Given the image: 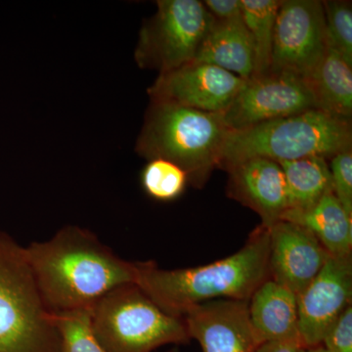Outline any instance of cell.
I'll return each instance as SVG.
<instances>
[{"label": "cell", "mask_w": 352, "mask_h": 352, "mask_svg": "<svg viewBox=\"0 0 352 352\" xmlns=\"http://www.w3.org/2000/svg\"><path fill=\"white\" fill-rule=\"evenodd\" d=\"M25 252L39 294L54 314L92 308L113 289L136 283L135 263L120 258L80 226L64 227Z\"/></svg>", "instance_id": "6da1fadb"}, {"label": "cell", "mask_w": 352, "mask_h": 352, "mask_svg": "<svg viewBox=\"0 0 352 352\" xmlns=\"http://www.w3.org/2000/svg\"><path fill=\"white\" fill-rule=\"evenodd\" d=\"M270 231L258 226L235 254L214 263L182 270H163L155 261L135 263L136 285L166 314L180 317L212 300L249 302L270 279Z\"/></svg>", "instance_id": "7a4b0ae2"}, {"label": "cell", "mask_w": 352, "mask_h": 352, "mask_svg": "<svg viewBox=\"0 0 352 352\" xmlns=\"http://www.w3.org/2000/svg\"><path fill=\"white\" fill-rule=\"evenodd\" d=\"M229 131L221 113L151 101L135 151L147 161L163 159L177 164L187 173L189 184L201 188L219 168Z\"/></svg>", "instance_id": "3957f363"}, {"label": "cell", "mask_w": 352, "mask_h": 352, "mask_svg": "<svg viewBox=\"0 0 352 352\" xmlns=\"http://www.w3.org/2000/svg\"><path fill=\"white\" fill-rule=\"evenodd\" d=\"M351 120L314 110L229 131L222 147L219 168L251 159L279 162L307 157L331 160L351 149Z\"/></svg>", "instance_id": "277c9868"}, {"label": "cell", "mask_w": 352, "mask_h": 352, "mask_svg": "<svg viewBox=\"0 0 352 352\" xmlns=\"http://www.w3.org/2000/svg\"><path fill=\"white\" fill-rule=\"evenodd\" d=\"M0 352H62L25 248L0 231Z\"/></svg>", "instance_id": "5b68a950"}, {"label": "cell", "mask_w": 352, "mask_h": 352, "mask_svg": "<svg viewBox=\"0 0 352 352\" xmlns=\"http://www.w3.org/2000/svg\"><path fill=\"white\" fill-rule=\"evenodd\" d=\"M91 321L108 352H154L191 342L184 319L166 314L135 283L122 285L95 303Z\"/></svg>", "instance_id": "8992f818"}, {"label": "cell", "mask_w": 352, "mask_h": 352, "mask_svg": "<svg viewBox=\"0 0 352 352\" xmlns=\"http://www.w3.org/2000/svg\"><path fill=\"white\" fill-rule=\"evenodd\" d=\"M214 21L203 1L159 0L156 13L139 32L136 63L159 74L191 63Z\"/></svg>", "instance_id": "52a82bcc"}, {"label": "cell", "mask_w": 352, "mask_h": 352, "mask_svg": "<svg viewBox=\"0 0 352 352\" xmlns=\"http://www.w3.org/2000/svg\"><path fill=\"white\" fill-rule=\"evenodd\" d=\"M314 109L316 101L305 78L270 71L245 80L221 116L230 131H236Z\"/></svg>", "instance_id": "ba28073f"}, {"label": "cell", "mask_w": 352, "mask_h": 352, "mask_svg": "<svg viewBox=\"0 0 352 352\" xmlns=\"http://www.w3.org/2000/svg\"><path fill=\"white\" fill-rule=\"evenodd\" d=\"M327 51L325 15L319 0H281L275 22L270 71L307 80Z\"/></svg>", "instance_id": "9c48e42d"}, {"label": "cell", "mask_w": 352, "mask_h": 352, "mask_svg": "<svg viewBox=\"0 0 352 352\" xmlns=\"http://www.w3.org/2000/svg\"><path fill=\"white\" fill-rule=\"evenodd\" d=\"M245 82L244 78L214 65L193 61L173 71L159 74L148 88V94L151 101L222 113Z\"/></svg>", "instance_id": "30bf717a"}, {"label": "cell", "mask_w": 352, "mask_h": 352, "mask_svg": "<svg viewBox=\"0 0 352 352\" xmlns=\"http://www.w3.org/2000/svg\"><path fill=\"white\" fill-rule=\"evenodd\" d=\"M298 339L302 347L322 346L329 329L352 302V256H331L298 296Z\"/></svg>", "instance_id": "8fae6325"}, {"label": "cell", "mask_w": 352, "mask_h": 352, "mask_svg": "<svg viewBox=\"0 0 352 352\" xmlns=\"http://www.w3.org/2000/svg\"><path fill=\"white\" fill-rule=\"evenodd\" d=\"M268 231L270 279L298 296L331 256L314 234L294 222L279 220Z\"/></svg>", "instance_id": "7c38bea8"}, {"label": "cell", "mask_w": 352, "mask_h": 352, "mask_svg": "<svg viewBox=\"0 0 352 352\" xmlns=\"http://www.w3.org/2000/svg\"><path fill=\"white\" fill-rule=\"evenodd\" d=\"M248 302L219 300L189 308L182 318L190 339L201 352H256L263 344L250 322Z\"/></svg>", "instance_id": "4fadbf2b"}, {"label": "cell", "mask_w": 352, "mask_h": 352, "mask_svg": "<svg viewBox=\"0 0 352 352\" xmlns=\"http://www.w3.org/2000/svg\"><path fill=\"white\" fill-rule=\"evenodd\" d=\"M228 173L227 195L251 208L270 227L288 210L286 179L281 166L265 157H251L224 168Z\"/></svg>", "instance_id": "5bb4252c"}, {"label": "cell", "mask_w": 352, "mask_h": 352, "mask_svg": "<svg viewBox=\"0 0 352 352\" xmlns=\"http://www.w3.org/2000/svg\"><path fill=\"white\" fill-rule=\"evenodd\" d=\"M248 307L250 322L261 344L300 342L298 296L286 287L266 280L250 298Z\"/></svg>", "instance_id": "9a60e30c"}, {"label": "cell", "mask_w": 352, "mask_h": 352, "mask_svg": "<svg viewBox=\"0 0 352 352\" xmlns=\"http://www.w3.org/2000/svg\"><path fill=\"white\" fill-rule=\"evenodd\" d=\"M194 61L214 65L249 80L254 74V50L245 23L214 19Z\"/></svg>", "instance_id": "2e32d148"}, {"label": "cell", "mask_w": 352, "mask_h": 352, "mask_svg": "<svg viewBox=\"0 0 352 352\" xmlns=\"http://www.w3.org/2000/svg\"><path fill=\"white\" fill-rule=\"evenodd\" d=\"M281 220L307 228L333 258L352 256V215L333 193L307 210H287Z\"/></svg>", "instance_id": "e0dca14e"}, {"label": "cell", "mask_w": 352, "mask_h": 352, "mask_svg": "<svg viewBox=\"0 0 352 352\" xmlns=\"http://www.w3.org/2000/svg\"><path fill=\"white\" fill-rule=\"evenodd\" d=\"M317 109L340 119L352 116V65L327 48L323 59L307 78Z\"/></svg>", "instance_id": "ac0fdd59"}, {"label": "cell", "mask_w": 352, "mask_h": 352, "mask_svg": "<svg viewBox=\"0 0 352 352\" xmlns=\"http://www.w3.org/2000/svg\"><path fill=\"white\" fill-rule=\"evenodd\" d=\"M278 164L286 179L287 210H307L324 196L333 193L330 168L324 157H307Z\"/></svg>", "instance_id": "d6986e66"}, {"label": "cell", "mask_w": 352, "mask_h": 352, "mask_svg": "<svg viewBox=\"0 0 352 352\" xmlns=\"http://www.w3.org/2000/svg\"><path fill=\"white\" fill-rule=\"evenodd\" d=\"M241 1L245 25L254 44V68L251 78H254L270 72L273 34L281 0Z\"/></svg>", "instance_id": "ffe728a7"}, {"label": "cell", "mask_w": 352, "mask_h": 352, "mask_svg": "<svg viewBox=\"0 0 352 352\" xmlns=\"http://www.w3.org/2000/svg\"><path fill=\"white\" fill-rule=\"evenodd\" d=\"M141 186L150 198L173 201L184 193L188 176L177 164L163 159L149 160L140 175Z\"/></svg>", "instance_id": "44dd1931"}, {"label": "cell", "mask_w": 352, "mask_h": 352, "mask_svg": "<svg viewBox=\"0 0 352 352\" xmlns=\"http://www.w3.org/2000/svg\"><path fill=\"white\" fill-rule=\"evenodd\" d=\"M92 308L52 312L62 342V352H108L92 328Z\"/></svg>", "instance_id": "7402d4cb"}, {"label": "cell", "mask_w": 352, "mask_h": 352, "mask_svg": "<svg viewBox=\"0 0 352 352\" xmlns=\"http://www.w3.org/2000/svg\"><path fill=\"white\" fill-rule=\"evenodd\" d=\"M325 15L326 43L352 65V10L351 1H322Z\"/></svg>", "instance_id": "603a6c76"}, {"label": "cell", "mask_w": 352, "mask_h": 352, "mask_svg": "<svg viewBox=\"0 0 352 352\" xmlns=\"http://www.w3.org/2000/svg\"><path fill=\"white\" fill-rule=\"evenodd\" d=\"M333 194L349 215H352V153L340 152L331 159Z\"/></svg>", "instance_id": "cb8c5ba5"}, {"label": "cell", "mask_w": 352, "mask_h": 352, "mask_svg": "<svg viewBox=\"0 0 352 352\" xmlns=\"http://www.w3.org/2000/svg\"><path fill=\"white\" fill-rule=\"evenodd\" d=\"M329 352H352V305L337 319L322 342Z\"/></svg>", "instance_id": "d4e9b609"}, {"label": "cell", "mask_w": 352, "mask_h": 352, "mask_svg": "<svg viewBox=\"0 0 352 352\" xmlns=\"http://www.w3.org/2000/svg\"><path fill=\"white\" fill-rule=\"evenodd\" d=\"M203 3L215 20L221 22H244L241 0H206Z\"/></svg>", "instance_id": "484cf974"}, {"label": "cell", "mask_w": 352, "mask_h": 352, "mask_svg": "<svg viewBox=\"0 0 352 352\" xmlns=\"http://www.w3.org/2000/svg\"><path fill=\"white\" fill-rule=\"evenodd\" d=\"M300 346L302 344L298 340L264 342L258 347L256 352H296Z\"/></svg>", "instance_id": "4316f807"}, {"label": "cell", "mask_w": 352, "mask_h": 352, "mask_svg": "<svg viewBox=\"0 0 352 352\" xmlns=\"http://www.w3.org/2000/svg\"><path fill=\"white\" fill-rule=\"evenodd\" d=\"M296 352H329L324 349L323 346H315V347H302L300 346V349L296 351Z\"/></svg>", "instance_id": "83f0119b"}]
</instances>
